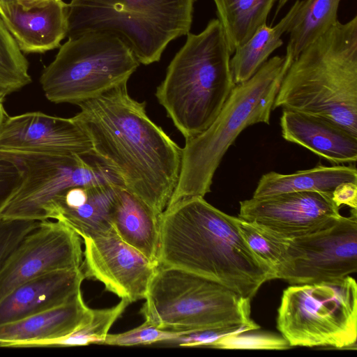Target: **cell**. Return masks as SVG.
I'll list each match as a JSON object with an SVG mask.
<instances>
[{
  "label": "cell",
  "mask_w": 357,
  "mask_h": 357,
  "mask_svg": "<svg viewBox=\"0 0 357 357\" xmlns=\"http://www.w3.org/2000/svg\"><path fill=\"white\" fill-rule=\"evenodd\" d=\"M255 322L248 324L230 325L219 328L202 329L190 332L165 343L185 347H208L227 336L247 331L259 329Z\"/></svg>",
  "instance_id": "cell-32"
},
{
  "label": "cell",
  "mask_w": 357,
  "mask_h": 357,
  "mask_svg": "<svg viewBox=\"0 0 357 357\" xmlns=\"http://www.w3.org/2000/svg\"><path fill=\"white\" fill-rule=\"evenodd\" d=\"M140 310L158 328L195 331L248 324L251 299L194 273L158 266Z\"/></svg>",
  "instance_id": "cell-7"
},
{
  "label": "cell",
  "mask_w": 357,
  "mask_h": 357,
  "mask_svg": "<svg viewBox=\"0 0 357 357\" xmlns=\"http://www.w3.org/2000/svg\"><path fill=\"white\" fill-rule=\"evenodd\" d=\"M112 223L123 241L157 263L159 217L123 185L117 190Z\"/></svg>",
  "instance_id": "cell-20"
},
{
  "label": "cell",
  "mask_w": 357,
  "mask_h": 357,
  "mask_svg": "<svg viewBox=\"0 0 357 357\" xmlns=\"http://www.w3.org/2000/svg\"><path fill=\"white\" fill-rule=\"evenodd\" d=\"M17 0H0V6L3 5V4H6V3H10V2H13V1H15Z\"/></svg>",
  "instance_id": "cell-37"
},
{
  "label": "cell",
  "mask_w": 357,
  "mask_h": 357,
  "mask_svg": "<svg viewBox=\"0 0 357 357\" xmlns=\"http://www.w3.org/2000/svg\"><path fill=\"white\" fill-rule=\"evenodd\" d=\"M250 330L227 336L213 343V348L218 349H285L290 347L282 336Z\"/></svg>",
  "instance_id": "cell-31"
},
{
  "label": "cell",
  "mask_w": 357,
  "mask_h": 357,
  "mask_svg": "<svg viewBox=\"0 0 357 357\" xmlns=\"http://www.w3.org/2000/svg\"><path fill=\"white\" fill-rule=\"evenodd\" d=\"M0 149L10 152L92 155L91 141L73 118L32 112L8 116L0 126Z\"/></svg>",
  "instance_id": "cell-15"
},
{
  "label": "cell",
  "mask_w": 357,
  "mask_h": 357,
  "mask_svg": "<svg viewBox=\"0 0 357 357\" xmlns=\"http://www.w3.org/2000/svg\"><path fill=\"white\" fill-rule=\"evenodd\" d=\"M302 0H296L287 13L274 26L259 27L230 59V67L236 84L249 79L269 56L283 44L282 36L288 31Z\"/></svg>",
  "instance_id": "cell-23"
},
{
  "label": "cell",
  "mask_w": 357,
  "mask_h": 357,
  "mask_svg": "<svg viewBox=\"0 0 357 357\" xmlns=\"http://www.w3.org/2000/svg\"><path fill=\"white\" fill-rule=\"evenodd\" d=\"M331 197L339 208L346 205L357 209V183L344 182L339 184L332 192Z\"/></svg>",
  "instance_id": "cell-34"
},
{
  "label": "cell",
  "mask_w": 357,
  "mask_h": 357,
  "mask_svg": "<svg viewBox=\"0 0 357 357\" xmlns=\"http://www.w3.org/2000/svg\"><path fill=\"white\" fill-rule=\"evenodd\" d=\"M276 327L290 347L356 348V280L291 284L282 292Z\"/></svg>",
  "instance_id": "cell-9"
},
{
  "label": "cell",
  "mask_w": 357,
  "mask_h": 357,
  "mask_svg": "<svg viewBox=\"0 0 357 357\" xmlns=\"http://www.w3.org/2000/svg\"><path fill=\"white\" fill-rule=\"evenodd\" d=\"M341 0H302L287 33L289 38L285 56L294 61L299 54L337 22Z\"/></svg>",
  "instance_id": "cell-25"
},
{
  "label": "cell",
  "mask_w": 357,
  "mask_h": 357,
  "mask_svg": "<svg viewBox=\"0 0 357 357\" xmlns=\"http://www.w3.org/2000/svg\"><path fill=\"white\" fill-rule=\"evenodd\" d=\"M129 304L127 300L121 299L118 304L109 308H90L80 324L69 334L58 338L34 342L27 344L25 348L102 344L110 328Z\"/></svg>",
  "instance_id": "cell-26"
},
{
  "label": "cell",
  "mask_w": 357,
  "mask_h": 357,
  "mask_svg": "<svg viewBox=\"0 0 357 357\" xmlns=\"http://www.w3.org/2000/svg\"><path fill=\"white\" fill-rule=\"evenodd\" d=\"M77 105L73 118L92 155L160 217L178 181L182 148L149 117L145 101L130 96L127 83Z\"/></svg>",
  "instance_id": "cell-1"
},
{
  "label": "cell",
  "mask_w": 357,
  "mask_h": 357,
  "mask_svg": "<svg viewBox=\"0 0 357 357\" xmlns=\"http://www.w3.org/2000/svg\"><path fill=\"white\" fill-rule=\"evenodd\" d=\"M120 185H123L109 183L89 186L84 203L75 208H57L52 220L63 222L82 238L111 231L112 213Z\"/></svg>",
  "instance_id": "cell-22"
},
{
  "label": "cell",
  "mask_w": 357,
  "mask_h": 357,
  "mask_svg": "<svg viewBox=\"0 0 357 357\" xmlns=\"http://www.w3.org/2000/svg\"><path fill=\"white\" fill-rule=\"evenodd\" d=\"M312 233L289 238L276 279L303 284L343 279L357 271V209Z\"/></svg>",
  "instance_id": "cell-11"
},
{
  "label": "cell",
  "mask_w": 357,
  "mask_h": 357,
  "mask_svg": "<svg viewBox=\"0 0 357 357\" xmlns=\"http://www.w3.org/2000/svg\"><path fill=\"white\" fill-rule=\"evenodd\" d=\"M17 1H26V2H38V1H45L48 0H17Z\"/></svg>",
  "instance_id": "cell-38"
},
{
  "label": "cell",
  "mask_w": 357,
  "mask_h": 357,
  "mask_svg": "<svg viewBox=\"0 0 357 357\" xmlns=\"http://www.w3.org/2000/svg\"><path fill=\"white\" fill-rule=\"evenodd\" d=\"M139 66L130 47L116 36L86 33L60 46L40 83L48 100L77 105L128 83Z\"/></svg>",
  "instance_id": "cell-8"
},
{
  "label": "cell",
  "mask_w": 357,
  "mask_h": 357,
  "mask_svg": "<svg viewBox=\"0 0 357 357\" xmlns=\"http://www.w3.org/2000/svg\"><path fill=\"white\" fill-rule=\"evenodd\" d=\"M237 220L203 197L167 206L159 217L158 266L194 273L252 300L273 274L248 246Z\"/></svg>",
  "instance_id": "cell-2"
},
{
  "label": "cell",
  "mask_w": 357,
  "mask_h": 357,
  "mask_svg": "<svg viewBox=\"0 0 357 357\" xmlns=\"http://www.w3.org/2000/svg\"><path fill=\"white\" fill-rule=\"evenodd\" d=\"M84 279L80 267L49 272L19 285L0 301V324L66 303L81 290Z\"/></svg>",
  "instance_id": "cell-17"
},
{
  "label": "cell",
  "mask_w": 357,
  "mask_h": 357,
  "mask_svg": "<svg viewBox=\"0 0 357 357\" xmlns=\"http://www.w3.org/2000/svg\"><path fill=\"white\" fill-rule=\"evenodd\" d=\"M3 100L0 98V126L8 116L3 105Z\"/></svg>",
  "instance_id": "cell-35"
},
{
  "label": "cell",
  "mask_w": 357,
  "mask_h": 357,
  "mask_svg": "<svg viewBox=\"0 0 357 357\" xmlns=\"http://www.w3.org/2000/svg\"><path fill=\"white\" fill-rule=\"evenodd\" d=\"M196 0H71L67 3L68 38L112 34L139 63L160 61L167 45L190 33Z\"/></svg>",
  "instance_id": "cell-6"
},
{
  "label": "cell",
  "mask_w": 357,
  "mask_h": 357,
  "mask_svg": "<svg viewBox=\"0 0 357 357\" xmlns=\"http://www.w3.org/2000/svg\"><path fill=\"white\" fill-rule=\"evenodd\" d=\"M26 166L15 153L0 149V220L8 202L21 186Z\"/></svg>",
  "instance_id": "cell-30"
},
{
  "label": "cell",
  "mask_w": 357,
  "mask_h": 357,
  "mask_svg": "<svg viewBox=\"0 0 357 357\" xmlns=\"http://www.w3.org/2000/svg\"><path fill=\"white\" fill-rule=\"evenodd\" d=\"M331 193L293 192L240 202L238 217L286 238L317 231L341 215Z\"/></svg>",
  "instance_id": "cell-14"
},
{
  "label": "cell",
  "mask_w": 357,
  "mask_h": 357,
  "mask_svg": "<svg viewBox=\"0 0 357 357\" xmlns=\"http://www.w3.org/2000/svg\"><path fill=\"white\" fill-rule=\"evenodd\" d=\"M89 309L79 290L59 306L0 324V347L25 348L34 342L65 336L80 324Z\"/></svg>",
  "instance_id": "cell-19"
},
{
  "label": "cell",
  "mask_w": 357,
  "mask_h": 357,
  "mask_svg": "<svg viewBox=\"0 0 357 357\" xmlns=\"http://www.w3.org/2000/svg\"><path fill=\"white\" fill-rule=\"evenodd\" d=\"M80 236L59 220L40 221L0 271V301L19 285L43 274L80 268Z\"/></svg>",
  "instance_id": "cell-12"
},
{
  "label": "cell",
  "mask_w": 357,
  "mask_h": 357,
  "mask_svg": "<svg viewBox=\"0 0 357 357\" xmlns=\"http://www.w3.org/2000/svg\"><path fill=\"white\" fill-rule=\"evenodd\" d=\"M289 0H278V5L275 10V17L277 16L278 13L280 10L284 7V6L289 1Z\"/></svg>",
  "instance_id": "cell-36"
},
{
  "label": "cell",
  "mask_w": 357,
  "mask_h": 357,
  "mask_svg": "<svg viewBox=\"0 0 357 357\" xmlns=\"http://www.w3.org/2000/svg\"><path fill=\"white\" fill-rule=\"evenodd\" d=\"M83 241L81 268L85 278L101 282L107 291L130 303L145 298L157 263L123 241L114 229Z\"/></svg>",
  "instance_id": "cell-13"
},
{
  "label": "cell",
  "mask_w": 357,
  "mask_h": 357,
  "mask_svg": "<svg viewBox=\"0 0 357 357\" xmlns=\"http://www.w3.org/2000/svg\"><path fill=\"white\" fill-rule=\"evenodd\" d=\"M31 82L28 61L0 17V98Z\"/></svg>",
  "instance_id": "cell-27"
},
{
  "label": "cell",
  "mask_w": 357,
  "mask_h": 357,
  "mask_svg": "<svg viewBox=\"0 0 357 357\" xmlns=\"http://www.w3.org/2000/svg\"><path fill=\"white\" fill-rule=\"evenodd\" d=\"M282 137L334 164L357 160V136L328 119L283 109L280 116Z\"/></svg>",
  "instance_id": "cell-18"
},
{
  "label": "cell",
  "mask_w": 357,
  "mask_h": 357,
  "mask_svg": "<svg viewBox=\"0 0 357 357\" xmlns=\"http://www.w3.org/2000/svg\"><path fill=\"white\" fill-rule=\"evenodd\" d=\"M0 17L24 53L60 47L67 34V3L62 0L15 1L0 6Z\"/></svg>",
  "instance_id": "cell-16"
},
{
  "label": "cell",
  "mask_w": 357,
  "mask_h": 357,
  "mask_svg": "<svg viewBox=\"0 0 357 357\" xmlns=\"http://www.w3.org/2000/svg\"><path fill=\"white\" fill-rule=\"evenodd\" d=\"M278 0H213L231 54L261 26Z\"/></svg>",
  "instance_id": "cell-24"
},
{
  "label": "cell",
  "mask_w": 357,
  "mask_h": 357,
  "mask_svg": "<svg viewBox=\"0 0 357 357\" xmlns=\"http://www.w3.org/2000/svg\"><path fill=\"white\" fill-rule=\"evenodd\" d=\"M231 55L219 20L212 19L199 33L187 34L168 66L155 95L185 140L212 123L236 86Z\"/></svg>",
  "instance_id": "cell-4"
},
{
  "label": "cell",
  "mask_w": 357,
  "mask_h": 357,
  "mask_svg": "<svg viewBox=\"0 0 357 357\" xmlns=\"http://www.w3.org/2000/svg\"><path fill=\"white\" fill-rule=\"evenodd\" d=\"M240 233L250 249L269 267L273 279L282 268L290 238L275 234L270 229L254 222L245 221L238 217Z\"/></svg>",
  "instance_id": "cell-28"
},
{
  "label": "cell",
  "mask_w": 357,
  "mask_h": 357,
  "mask_svg": "<svg viewBox=\"0 0 357 357\" xmlns=\"http://www.w3.org/2000/svg\"><path fill=\"white\" fill-rule=\"evenodd\" d=\"M192 331H176L158 328L145 321L140 326L128 331L107 334L102 344L114 346L148 345L166 342Z\"/></svg>",
  "instance_id": "cell-29"
},
{
  "label": "cell",
  "mask_w": 357,
  "mask_h": 357,
  "mask_svg": "<svg viewBox=\"0 0 357 357\" xmlns=\"http://www.w3.org/2000/svg\"><path fill=\"white\" fill-rule=\"evenodd\" d=\"M39 223L31 220H0V271L24 237Z\"/></svg>",
  "instance_id": "cell-33"
},
{
  "label": "cell",
  "mask_w": 357,
  "mask_h": 357,
  "mask_svg": "<svg viewBox=\"0 0 357 357\" xmlns=\"http://www.w3.org/2000/svg\"><path fill=\"white\" fill-rule=\"evenodd\" d=\"M26 166L24 179L1 219L49 220L53 202L73 187L114 183L117 176L93 155L13 152Z\"/></svg>",
  "instance_id": "cell-10"
},
{
  "label": "cell",
  "mask_w": 357,
  "mask_h": 357,
  "mask_svg": "<svg viewBox=\"0 0 357 357\" xmlns=\"http://www.w3.org/2000/svg\"><path fill=\"white\" fill-rule=\"evenodd\" d=\"M328 119L357 136V16L339 21L291 62L273 109Z\"/></svg>",
  "instance_id": "cell-3"
},
{
  "label": "cell",
  "mask_w": 357,
  "mask_h": 357,
  "mask_svg": "<svg viewBox=\"0 0 357 357\" xmlns=\"http://www.w3.org/2000/svg\"><path fill=\"white\" fill-rule=\"evenodd\" d=\"M291 62L285 56L268 59L249 79L236 84L203 132L185 140L178 181L167 206L210 192L215 171L241 132L256 123H270L275 97Z\"/></svg>",
  "instance_id": "cell-5"
},
{
  "label": "cell",
  "mask_w": 357,
  "mask_h": 357,
  "mask_svg": "<svg viewBox=\"0 0 357 357\" xmlns=\"http://www.w3.org/2000/svg\"><path fill=\"white\" fill-rule=\"evenodd\" d=\"M344 182L357 183V169L355 165H317L290 174L270 172L261 176L252 197H264L293 192L331 193L339 184Z\"/></svg>",
  "instance_id": "cell-21"
}]
</instances>
